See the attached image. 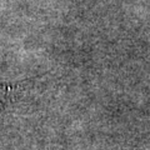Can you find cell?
I'll return each mask as SVG.
<instances>
[{"mask_svg": "<svg viewBox=\"0 0 150 150\" xmlns=\"http://www.w3.org/2000/svg\"><path fill=\"white\" fill-rule=\"evenodd\" d=\"M14 90V86L11 85H5V84H0V106L3 105V103L5 101L9 95Z\"/></svg>", "mask_w": 150, "mask_h": 150, "instance_id": "cell-1", "label": "cell"}]
</instances>
